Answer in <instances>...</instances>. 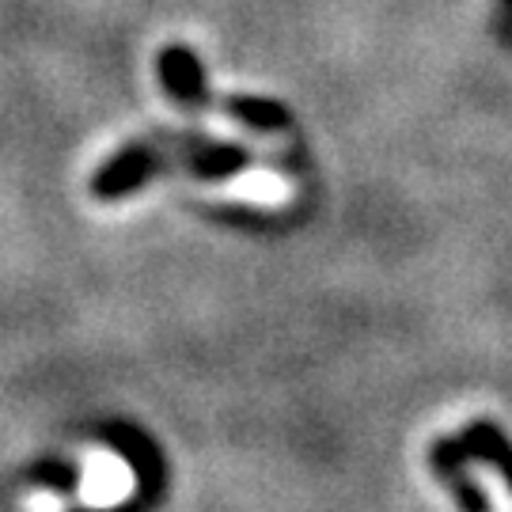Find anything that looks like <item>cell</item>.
Returning <instances> with one entry per match:
<instances>
[{"label": "cell", "mask_w": 512, "mask_h": 512, "mask_svg": "<svg viewBox=\"0 0 512 512\" xmlns=\"http://www.w3.org/2000/svg\"><path fill=\"white\" fill-rule=\"evenodd\" d=\"M247 167V152L224 141H209L205 133H167L160 141H145V145H129L118 152L99 175H95L92 190L99 198H118L126 190L145 186L152 175L164 171H190L198 179H228Z\"/></svg>", "instance_id": "6da1fadb"}, {"label": "cell", "mask_w": 512, "mask_h": 512, "mask_svg": "<svg viewBox=\"0 0 512 512\" xmlns=\"http://www.w3.org/2000/svg\"><path fill=\"white\" fill-rule=\"evenodd\" d=\"M478 459L490 463V467H497V471L505 475V482L512 486V444L505 440V433H501L497 425L478 421V425H471L467 433H459V437H452V440H440L437 448L429 452L433 471H437L440 482L452 490V497H456V505L463 512H490L482 490L463 475L467 463H478Z\"/></svg>", "instance_id": "7a4b0ae2"}, {"label": "cell", "mask_w": 512, "mask_h": 512, "mask_svg": "<svg viewBox=\"0 0 512 512\" xmlns=\"http://www.w3.org/2000/svg\"><path fill=\"white\" fill-rule=\"evenodd\" d=\"M156 65H160V80H164V88L171 99H179L186 107H209V103H213V95L205 88L202 61L190 54V50L167 46Z\"/></svg>", "instance_id": "3957f363"}, {"label": "cell", "mask_w": 512, "mask_h": 512, "mask_svg": "<svg viewBox=\"0 0 512 512\" xmlns=\"http://www.w3.org/2000/svg\"><path fill=\"white\" fill-rule=\"evenodd\" d=\"M217 110H228L232 118H239V122H247V126H255V129L289 126V110L281 107V103H266V99H228V103H220Z\"/></svg>", "instance_id": "277c9868"}]
</instances>
